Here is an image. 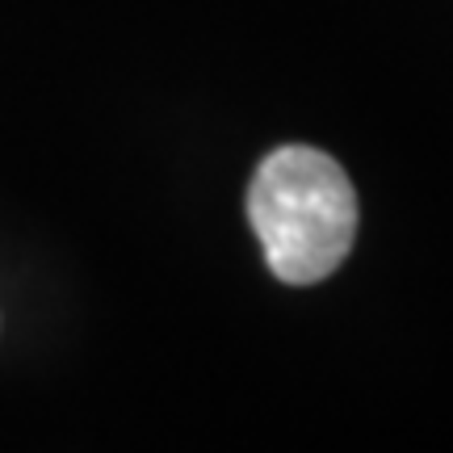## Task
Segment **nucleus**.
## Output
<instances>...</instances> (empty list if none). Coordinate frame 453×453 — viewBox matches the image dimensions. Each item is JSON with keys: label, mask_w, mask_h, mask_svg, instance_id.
<instances>
[{"label": "nucleus", "mask_w": 453, "mask_h": 453, "mask_svg": "<svg viewBox=\"0 0 453 453\" xmlns=\"http://www.w3.org/2000/svg\"><path fill=\"white\" fill-rule=\"evenodd\" d=\"M248 223L277 281L315 286L353 252L357 189L319 147H273L248 180Z\"/></svg>", "instance_id": "f257e3e1"}]
</instances>
